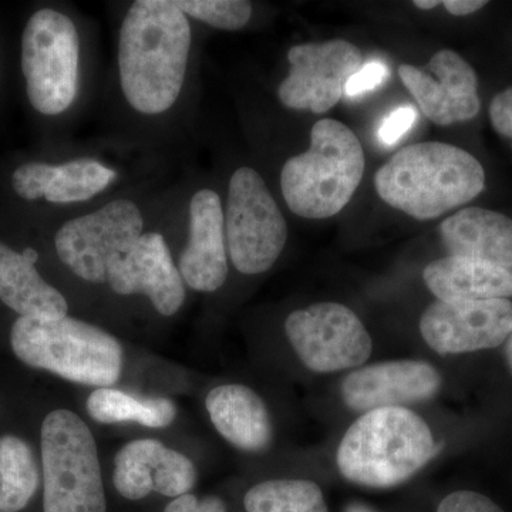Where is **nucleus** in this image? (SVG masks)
Wrapping results in <instances>:
<instances>
[{"mask_svg": "<svg viewBox=\"0 0 512 512\" xmlns=\"http://www.w3.org/2000/svg\"><path fill=\"white\" fill-rule=\"evenodd\" d=\"M192 47L190 19L174 0H137L119 33L120 89L128 106L143 116L173 109L187 79Z\"/></svg>", "mask_w": 512, "mask_h": 512, "instance_id": "1", "label": "nucleus"}, {"mask_svg": "<svg viewBox=\"0 0 512 512\" xmlns=\"http://www.w3.org/2000/svg\"><path fill=\"white\" fill-rule=\"evenodd\" d=\"M377 194L390 207L427 221L483 192L485 171L473 154L439 141L404 147L375 175Z\"/></svg>", "mask_w": 512, "mask_h": 512, "instance_id": "2", "label": "nucleus"}, {"mask_svg": "<svg viewBox=\"0 0 512 512\" xmlns=\"http://www.w3.org/2000/svg\"><path fill=\"white\" fill-rule=\"evenodd\" d=\"M431 427L409 407L360 414L340 440L336 466L345 480L367 488L409 481L439 454Z\"/></svg>", "mask_w": 512, "mask_h": 512, "instance_id": "3", "label": "nucleus"}, {"mask_svg": "<svg viewBox=\"0 0 512 512\" xmlns=\"http://www.w3.org/2000/svg\"><path fill=\"white\" fill-rule=\"evenodd\" d=\"M13 353L33 369L84 386L111 387L123 372L119 340L92 323L19 316L10 330Z\"/></svg>", "mask_w": 512, "mask_h": 512, "instance_id": "4", "label": "nucleus"}, {"mask_svg": "<svg viewBox=\"0 0 512 512\" xmlns=\"http://www.w3.org/2000/svg\"><path fill=\"white\" fill-rule=\"evenodd\" d=\"M363 173L365 154L356 134L338 120H319L309 150L282 167V195L293 214L325 220L349 204Z\"/></svg>", "mask_w": 512, "mask_h": 512, "instance_id": "5", "label": "nucleus"}, {"mask_svg": "<svg viewBox=\"0 0 512 512\" xmlns=\"http://www.w3.org/2000/svg\"><path fill=\"white\" fill-rule=\"evenodd\" d=\"M40 447L43 512H107L96 440L76 413L47 414Z\"/></svg>", "mask_w": 512, "mask_h": 512, "instance_id": "6", "label": "nucleus"}, {"mask_svg": "<svg viewBox=\"0 0 512 512\" xmlns=\"http://www.w3.org/2000/svg\"><path fill=\"white\" fill-rule=\"evenodd\" d=\"M22 70L33 109L59 116L79 93L80 37L69 16L52 8L37 10L22 36Z\"/></svg>", "mask_w": 512, "mask_h": 512, "instance_id": "7", "label": "nucleus"}, {"mask_svg": "<svg viewBox=\"0 0 512 512\" xmlns=\"http://www.w3.org/2000/svg\"><path fill=\"white\" fill-rule=\"evenodd\" d=\"M225 237L232 265L244 275H259L278 261L288 239L281 208L262 175L239 167L228 185Z\"/></svg>", "mask_w": 512, "mask_h": 512, "instance_id": "8", "label": "nucleus"}, {"mask_svg": "<svg viewBox=\"0 0 512 512\" xmlns=\"http://www.w3.org/2000/svg\"><path fill=\"white\" fill-rule=\"evenodd\" d=\"M144 224L143 212L133 200L107 202L99 210L64 222L56 232L57 256L83 281L103 284L114 259L144 234Z\"/></svg>", "mask_w": 512, "mask_h": 512, "instance_id": "9", "label": "nucleus"}, {"mask_svg": "<svg viewBox=\"0 0 512 512\" xmlns=\"http://www.w3.org/2000/svg\"><path fill=\"white\" fill-rule=\"evenodd\" d=\"M285 333L302 365L320 375L365 366L373 353L365 323L342 303H313L292 312Z\"/></svg>", "mask_w": 512, "mask_h": 512, "instance_id": "10", "label": "nucleus"}, {"mask_svg": "<svg viewBox=\"0 0 512 512\" xmlns=\"http://www.w3.org/2000/svg\"><path fill=\"white\" fill-rule=\"evenodd\" d=\"M288 77L278 97L292 110L326 113L345 96L346 84L363 66L362 52L348 40L303 43L288 52Z\"/></svg>", "mask_w": 512, "mask_h": 512, "instance_id": "11", "label": "nucleus"}, {"mask_svg": "<svg viewBox=\"0 0 512 512\" xmlns=\"http://www.w3.org/2000/svg\"><path fill=\"white\" fill-rule=\"evenodd\" d=\"M420 333L426 345L440 356L498 348L512 333V302H433L421 315Z\"/></svg>", "mask_w": 512, "mask_h": 512, "instance_id": "12", "label": "nucleus"}, {"mask_svg": "<svg viewBox=\"0 0 512 512\" xmlns=\"http://www.w3.org/2000/svg\"><path fill=\"white\" fill-rule=\"evenodd\" d=\"M399 76L424 116L437 126L464 123L480 113L477 73L453 50H440L424 67L402 64Z\"/></svg>", "mask_w": 512, "mask_h": 512, "instance_id": "13", "label": "nucleus"}, {"mask_svg": "<svg viewBox=\"0 0 512 512\" xmlns=\"http://www.w3.org/2000/svg\"><path fill=\"white\" fill-rule=\"evenodd\" d=\"M443 377L423 360H389L352 370L340 383V396L352 412L427 402L439 394Z\"/></svg>", "mask_w": 512, "mask_h": 512, "instance_id": "14", "label": "nucleus"}, {"mask_svg": "<svg viewBox=\"0 0 512 512\" xmlns=\"http://www.w3.org/2000/svg\"><path fill=\"white\" fill-rule=\"evenodd\" d=\"M107 284L119 295H144L160 315L173 316L183 308L185 284L160 232H144L126 254L114 259Z\"/></svg>", "mask_w": 512, "mask_h": 512, "instance_id": "15", "label": "nucleus"}, {"mask_svg": "<svg viewBox=\"0 0 512 512\" xmlns=\"http://www.w3.org/2000/svg\"><path fill=\"white\" fill-rule=\"evenodd\" d=\"M114 464V487L130 501L151 493L181 497L190 494L197 481L190 458L153 439L130 441L117 453Z\"/></svg>", "mask_w": 512, "mask_h": 512, "instance_id": "16", "label": "nucleus"}, {"mask_svg": "<svg viewBox=\"0 0 512 512\" xmlns=\"http://www.w3.org/2000/svg\"><path fill=\"white\" fill-rule=\"evenodd\" d=\"M178 269L184 284L197 292H215L228 278L225 215L217 191L201 188L188 205V241Z\"/></svg>", "mask_w": 512, "mask_h": 512, "instance_id": "17", "label": "nucleus"}, {"mask_svg": "<svg viewBox=\"0 0 512 512\" xmlns=\"http://www.w3.org/2000/svg\"><path fill=\"white\" fill-rule=\"evenodd\" d=\"M116 170L93 158H77L63 164L29 163L12 175L13 190L23 200L52 204L86 202L116 181Z\"/></svg>", "mask_w": 512, "mask_h": 512, "instance_id": "18", "label": "nucleus"}, {"mask_svg": "<svg viewBox=\"0 0 512 512\" xmlns=\"http://www.w3.org/2000/svg\"><path fill=\"white\" fill-rule=\"evenodd\" d=\"M205 406L215 430L232 446L247 453H264L271 447V414L262 397L248 386H217L208 393Z\"/></svg>", "mask_w": 512, "mask_h": 512, "instance_id": "19", "label": "nucleus"}, {"mask_svg": "<svg viewBox=\"0 0 512 512\" xmlns=\"http://www.w3.org/2000/svg\"><path fill=\"white\" fill-rule=\"evenodd\" d=\"M440 238L450 256L512 269V220L501 212L464 208L441 222Z\"/></svg>", "mask_w": 512, "mask_h": 512, "instance_id": "20", "label": "nucleus"}, {"mask_svg": "<svg viewBox=\"0 0 512 512\" xmlns=\"http://www.w3.org/2000/svg\"><path fill=\"white\" fill-rule=\"evenodd\" d=\"M424 284L437 301H491L512 298V269L476 259L446 256L430 262Z\"/></svg>", "mask_w": 512, "mask_h": 512, "instance_id": "21", "label": "nucleus"}, {"mask_svg": "<svg viewBox=\"0 0 512 512\" xmlns=\"http://www.w3.org/2000/svg\"><path fill=\"white\" fill-rule=\"evenodd\" d=\"M37 256L35 249L26 248L19 254L0 242V301L20 316L63 318L69 305L37 272Z\"/></svg>", "mask_w": 512, "mask_h": 512, "instance_id": "22", "label": "nucleus"}, {"mask_svg": "<svg viewBox=\"0 0 512 512\" xmlns=\"http://www.w3.org/2000/svg\"><path fill=\"white\" fill-rule=\"evenodd\" d=\"M87 412L101 424L134 421L150 429H165L177 417V406L165 397H137L111 387H101L87 399Z\"/></svg>", "mask_w": 512, "mask_h": 512, "instance_id": "23", "label": "nucleus"}, {"mask_svg": "<svg viewBox=\"0 0 512 512\" xmlns=\"http://www.w3.org/2000/svg\"><path fill=\"white\" fill-rule=\"evenodd\" d=\"M39 487L32 448L16 436L0 437V512L25 510Z\"/></svg>", "mask_w": 512, "mask_h": 512, "instance_id": "24", "label": "nucleus"}, {"mask_svg": "<svg viewBox=\"0 0 512 512\" xmlns=\"http://www.w3.org/2000/svg\"><path fill=\"white\" fill-rule=\"evenodd\" d=\"M247 512H329L315 481L278 478L254 485L245 494Z\"/></svg>", "mask_w": 512, "mask_h": 512, "instance_id": "25", "label": "nucleus"}, {"mask_svg": "<svg viewBox=\"0 0 512 512\" xmlns=\"http://www.w3.org/2000/svg\"><path fill=\"white\" fill-rule=\"evenodd\" d=\"M174 3L188 19L214 29L245 28L252 16V5L245 0H174Z\"/></svg>", "mask_w": 512, "mask_h": 512, "instance_id": "26", "label": "nucleus"}, {"mask_svg": "<svg viewBox=\"0 0 512 512\" xmlns=\"http://www.w3.org/2000/svg\"><path fill=\"white\" fill-rule=\"evenodd\" d=\"M417 120V111L412 106L397 107L384 117L379 128L377 138L383 146H394L397 141L412 130Z\"/></svg>", "mask_w": 512, "mask_h": 512, "instance_id": "27", "label": "nucleus"}, {"mask_svg": "<svg viewBox=\"0 0 512 512\" xmlns=\"http://www.w3.org/2000/svg\"><path fill=\"white\" fill-rule=\"evenodd\" d=\"M437 512H504V510L483 494L461 490L444 497Z\"/></svg>", "mask_w": 512, "mask_h": 512, "instance_id": "28", "label": "nucleus"}, {"mask_svg": "<svg viewBox=\"0 0 512 512\" xmlns=\"http://www.w3.org/2000/svg\"><path fill=\"white\" fill-rule=\"evenodd\" d=\"M389 67L383 62H369L363 64L355 76L346 84L345 96L359 97L362 94L379 89L389 79Z\"/></svg>", "mask_w": 512, "mask_h": 512, "instance_id": "29", "label": "nucleus"}, {"mask_svg": "<svg viewBox=\"0 0 512 512\" xmlns=\"http://www.w3.org/2000/svg\"><path fill=\"white\" fill-rule=\"evenodd\" d=\"M488 113L494 130L500 136L512 138V86L494 97Z\"/></svg>", "mask_w": 512, "mask_h": 512, "instance_id": "30", "label": "nucleus"}, {"mask_svg": "<svg viewBox=\"0 0 512 512\" xmlns=\"http://www.w3.org/2000/svg\"><path fill=\"white\" fill-rule=\"evenodd\" d=\"M164 512H228L227 505L218 497L198 498L197 495L185 494L174 498L165 507Z\"/></svg>", "mask_w": 512, "mask_h": 512, "instance_id": "31", "label": "nucleus"}, {"mask_svg": "<svg viewBox=\"0 0 512 512\" xmlns=\"http://www.w3.org/2000/svg\"><path fill=\"white\" fill-rule=\"evenodd\" d=\"M443 5L451 15L468 16L483 9L484 6H487V2L484 0H446Z\"/></svg>", "mask_w": 512, "mask_h": 512, "instance_id": "32", "label": "nucleus"}, {"mask_svg": "<svg viewBox=\"0 0 512 512\" xmlns=\"http://www.w3.org/2000/svg\"><path fill=\"white\" fill-rule=\"evenodd\" d=\"M413 5L421 10H431L441 5V2H437V0H416Z\"/></svg>", "mask_w": 512, "mask_h": 512, "instance_id": "33", "label": "nucleus"}, {"mask_svg": "<svg viewBox=\"0 0 512 512\" xmlns=\"http://www.w3.org/2000/svg\"><path fill=\"white\" fill-rule=\"evenodd\" d=\"M345 512H375L372 508L362 503H350L346 505Z\"/></svg>", "mask_w": 512, "mask_h": 512, "instance_id": "34", "label": "nucleus"}, {"mask_svg": "<svg viewBox=\"0 0 512 512\" xmlns=\"http://www.w3.org/2000/svg\"><path fill=\"white\" fill-rule=\"evenodd\" d=\"M505 362H507L508 369L512 375V333L507 342H505Z\"/></svg>", "mask_w": 512, "mask_h": 512, "instance_id": "35", "label": "nucleus"}]
</instances>
